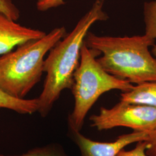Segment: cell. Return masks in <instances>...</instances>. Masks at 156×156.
Returning a JSON list of instances; mask_svg holds the SVG:
<instances>
[{"label":"cell","mask_w":156,"mask_h":156,"mask_svg":"<svg viewBox=\"0 0 156 156\" xmlns=\"http://www.w3.org/2000/svg\"><path fill=\"white\" fill-rule=\"evenodd\" d=\"M104 0H96L91 8L51 50L45 59L44 72L46 73L44 87L37 98V112L47 116L63 90L71 89L73 74L78 67L81 47L91 26L98 21H105L108 16L103 11Z\"/></svg>","instance_id":"6da1fadb"},{"label":"cell","mask_w":156,"mask_h":156,"mask_svg":"<svg viewBox=\"0 0 156 156\" xmlns=\"http://www.w3.org/2000/svg\"><path fill=\"white\" fill-rule=\"evenodd\" d=\"M84 42L100 53L97 62L115 77L136 84L156 81V59L149 50L154 40L146 35L114 37L89 31Z\"/></svg>","instance_id":"7a4b0ae2"},{"label":"cell","mask_w":156,"mask_h":156,"mask_svg":"<svg viewBox=\"0 0 156 156\" xmlns=\"http://www.w3.org/2000/svg\"><path fill=\"white\" fill-rule=\"evenodd\" d=\"M66 35L64 27H57L0 56V88L12 97L24 98L41 79L45 55Z\"/></svg>","instance_id":"3957f363"},{"label":"cell","mask_w":156,"mask_h":156,"mask_svg":"<svg viewBox=\"0 0 156 156\" xmlns=\"http://www.w3.org/2000/svg\"><path fill=\"white\" fill-rule=\"evenodd\" d=\"M100 55L98 51L90 49L83 42L71 89L75 104L73 112L68 117V129L82 130L88 112L104 93L112 90L128 91L134 86L128 81L105 71L97 60Z\"/></svg>","instance_id":"277c9868"},{"label":"cell","mask_w":156,"mask_h":156,"mask_svg":"<svg viewBox=\"0 0 156 156\" xmlns=\"http://www.w3.org/2000/svg\"><path fill=\"white\" fill-rule=\"evenodd\" d=\"M89 120L91 126L98 131L124 127L151 133L156 127V108L120 101L111 108L101 107Z\"/></svg>","instance_id":"5b68a950"},{"label":"cell","mask_w":156,"mask_h":156,"mask_svg":"<svg viewBox=\"0 0 156 156\" xmlns=\"http://www.w3.org/2000/svg\"><path fill=\"white\" fill-rule=\"evenodd\" d=\"M149 133L134 131L131 133L119 136L113 142H102L90 140L81 134L80 131L68 129V135L77 145L80 156H116L127 146L147 140Z\"/></svg>","instance_id":"8992f818"},{"label":"cell","mask_w":156,"mask_h":156,"mask_svg":"<svg viewBox=\"0 0 156 156\" xmlns=\"http://www.w3.org/2000/svg\"><path fill=\"white\" fill-rule=\"evenodd\" d=\"M46 33L18 24L0 12V56L31 40L39 39Z\"/></svg>","instance_id":"52a82bcc"},{"label":"cell","mask_w":156,"mask_h":156,"mask_svg":"<svg viewBox=\"0 0 156 156\" xmlns=\"http://www.w3.org/2000/svg\"><path fill=\"white\" fill-rule=\"evenodd\" d=\"M120 101L156 108V81L136 84L120 94Z\"/></svg>","instance_id":"ba28073f"},{"label":"cell","mask_w":156,"mask_h":156,"mask_svg":"<svg viewBox=\"0 0 156 156\" xmlns=\"http://www.w3.org/2000/svg\"><path fill=\"white\" fill-rule=\"evenodd\" d=\"M1 108L9 109L22 115H31L38 111V98H15L0 88V109Z\"/></svg>","instance_id":"9c48e42d"},{"label":"cell","mask_w":156,"mask_h":156,"mask_svg":"<svg viewBox=\"0 0 156 156\" xmlns=\"http://www.w3.org/2000/svg\"><path fill=\"white\" fill-rule=\"evenodd\" d=\"M0 156H69L62 145L52 143L41 147L33 148L20 155H5L0 153Z\"/></svg>","instance_id":"30bf717a"},{"label":"cell","mask_w":156,"mask_h":156,"mask_svg":"<svg viewBox=\"0 0 156 156\" xmlns=\"http://www.w3.org/2000/svg\"><path fill=\"white\" fill-rule=\"evenodd\" d=\"M145 34L149 38H156V0L146 2L144 5Z\"/></svg>","instance_id":"8fae6325"},{"label":"cell","mask_w":156,"mask_h":156,"mask_svg":"<svg viewBox=\"0 0 156 156\" xmlns=\"http://www.w3.org/2000/svg\"><path fill=\"white\" fill-rule=\"evenodd\" d=\"M0 12L16 22L20 16L19 9L12 0H0Z\"/></svg>","instance_id":"7c38bea8"},{"label":"cell","mask_w":156,"mask_h":156,"mask_svg":"<svg viewBox=\"0 0 156 156\" xmlns=\"http://www.w3.org/2000/svg\"><path fill=\"white\" fill-rule=\"evenodd\" d=\"M146 140L140 141L133 149L126 151L124 149L120 151L116 156H147L146 154Z\"/></svg>","instance_id":"4fadbf2b"},{"label":"cell","mask_w":156,"mask_h":156,"mask_svg":"<svg viewBox=\"0 0 156 156\" xmlns=\"http://www.w3.org/2000/svg\"><path fill=\"white\" fill-rule=\"evenodd\" d=\"M65 4L64 0H37V8L39 11L45 12Z\"/></svg>","instance_id":"5bb4252c"},{"label":"cell","mask_w":156,"mask_h":156,"mask_svg":"<svg viewBox=\"0 0 156 156\" xmlns=\"http://www.w3.org/2000/svg\"><path fill=\"white\" fill-rule=\"evenodd\" d=\"M146 142L147 156H156V127L149 133V138Z\"/></svg>","instance_id":"9a60e30c"},{"label":"cell","mask_w":156,"mask_h":156,"mask_svg":"<svg viewBox=\"0 0 156 156\" xmlns=\"http://www.w3.org/2000/svg\"><path fill=\"white\" fill-rule=\"evenodd\" d=\"M152 53H153V55L155 57V58L156 59V45L154 46V47L153 48V50H152Z\"/></svg>","instance_id":"2e32d148"}]
</instances>
